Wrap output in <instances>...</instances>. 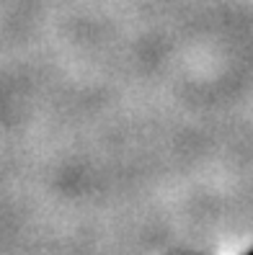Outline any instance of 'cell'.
<instances>
[{
	"label": "cell",
	"instance_id": "6da1fadb",
	"mask_svg": "<svg viewBox=\"0 0 253 255\" xmlns=\"http://www.w3.org/2000/svg\"><path fill=\"white\" fill-rule=\"evenodd\" d=\"M246 255H253V248H251V250H248V253H246Z\"/></svg>",
	"mask_w": 253,
	"mask_h": 255
}]
</instances>
